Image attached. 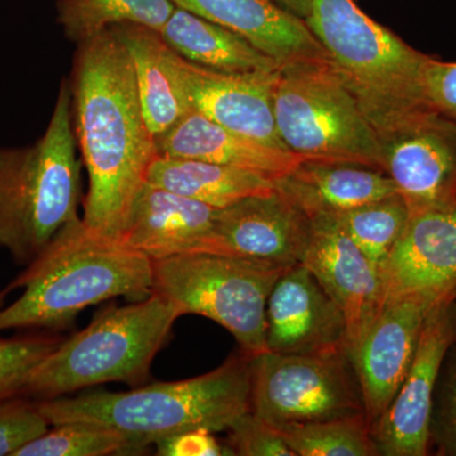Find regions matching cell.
Masks as SVG:
<instances>
[{"label":"cell","instance_id":"obj_35","mask_svg":"<svg viewBox=\"0 0 456 456\" xmlns=\"http://www.w3.org/2000/svg\"><path fill=\"white\" fill-rule=\"evenodd\" d=\"M294 16L305 20L311 14L314 0H274Z\"/></svg>","mask_w":456,"mask_h":456},{"label":"cell","instance_id":"obj_17","mask_svg":"<svg viewBox=\"0 0 456 456\" xmlns=\"http://www.w3.org/2000/svg\"><path fill=\"white\" fill-rule=\"evenodd\" d=\"M384 302L408 294L448 297L456 288V206L412 213L380 272Z\"/></svg>","mask_w":456,"mask_h":456},{"label":"cell","instance_id":"obj_5","mask_svg":"<svg viewBox=\"0 0 456 456\" xmlns=\"http://www.w3.org/2000/svg\"><path fill=\"white\" fill-rule=\"evenodd\" d=\"M305 22L380 141L419 114L434 110L425 93L431 56L375 22L355 0H314Z\"/></svg>","mask_w":456,"mask_h":456},{"label":"cell","instance_id":"obj_27","mask_svg":"<svg viewBox=\"0 0 456 456\" xmlns=\"http://www.w3.org/2000/svg\"><path fill=\"white\" fill-rule=\"evenodd\" d=\"M334 216L345 232L380 273L403 233L410 209L397 193Z\"/></svg>","mask_w":456,"mask_h":456},{"label":"cell","instance_id":"obj_20","mask_svg":"<svg viewBox=\"0 0 456 456\" xmlns=\"http://www.w3.org/2000/svg\"><path fill=\"white\" fill-rule=\"evenodd\" d=\"M155 140L159 156L226 165L254 171L274 182L305 160L288 150L227 130L196 110Z\"/></svg>","mask_w":456,"mask_h":456},{"label":"cell","instance_id":"obj_37","mask_svg":"<svg viewBox=\"0 0 456 456\" xmlns=\"http://www.w3.org/2000/svg\"><path fill=\"white\" fill-rule=\"evenodd\" d=\"M452 297H454V298L456 299V288H455L454 292H452Z\"/></svg>","mask_w":456,"mask_h":456},{"label":"cell","instance_id":"obj_21","mask_svg":"<svg viewBox=\"0 0 456 456\" xmlns=\"http://www.w3.org/2000/svg\"><path fill=\"white\" fill-rule=\"evenodd\" d=\"M275 188L308 218L336 215L397 194L388 174L346 161L303 160Z\"/></svg>","mask_w":456,"mask_h":456},{"label":"cell","instance_id":"obj_23","mask_svg":"<svg viewBox=\"0 0 456 456\" xmlns=\"http://www.w3.org/2000/svg\"><path fill=\"white\" fill-rule=\"evenodd\" d=\"M160 35L188 61L220 73L273 74L281 68L277 60L261 53L239 33L180 7L174 11Z\"/></svg>","mask_w":456,"mask_h":456},{"label":"cell","instance_id":"obj_19","mask_svg":"<svg viewBox=\"0 0 456 456\" xmlns=\"http://www.w3.org/2000/svg\"><path fill=\"white\" fill-rule=\"evenodd\" d=\"M176 7L239 33L279 64L326 60L329 53L302 18L274 0H173Z\"/></svg>","mask_w":456,"mask_h":456},{"label":"cell","instance_id":"obj_26","mask_svg":"<svg viewBox=\"0 0 456 456\" xmlns=\"http://www.w3.org/2000/svg\"><path fill=\"white\" fill-rule=\"evenodd\" d=\"M272 426L296 456H379L365 415Z\"/></svg>","mask_w":456,"mask_h":456},{"label":"cell","instance_id":"obj_22","mask_svg":"<svg viewBox=\"0 0 456 456\" xmlns=\"http://www.w3.org/2000/svg\"><path fill=\"white\" fill-rule=\"evenodd\" d=\"M113 28L131 57L141 106L156 139L193 110L171 65V49L160 32L149 27L126 23Z\"/></svg>","mask_w":456,"mask_h":456},{"label":"cell","instance_id":"obj_24","mask_svg":"<svg viewBox=\"0 0 456 456\" xmlns=\"http://www.w3.org/2000/svg\"><path fill=\"white\" fill-rule=\"evenodd\" d=\"M147 182L218 209L277 191L274 180L254 171L167 156L156 158Z\"/></svg>","mask_w":456,"mask_h":456},{"label":"cell","instance_id":"obj_36","mask_svg":"<svg viewBox=\"0 0 456 456\" xmlns=\"http://www.w3.org/2000/svg\"><path fill=\"white\" fill-rule=\"evenodd\" d=\"M12 290L9 288H4V289L0 290V308L4 307L5 299H7L8 294L11 293Z\"/></svg>","mask_w":456,"mask_h":456},{"label":"cell","instance_id":"obj_3","mask_svg":"<svg viewBox=\"0 0 456 456\" xmlns=\"http://www.w3.org/2000/svg\"><path fill=\"white\" fill-rule=\"evenodd\" d=\"M8 288L23 293L8 307L0 308V332L53 331L70 325L90 305L117 297H149L152 260L117 237L86 226L79 217Z\"/></svg>","mask_w":456,"mask_h":456},{"label":"cell","instance_id":"obj_11","mask_svg":"<svg viewBox=\"0 0 456 456\" xmlns=\"http://www.w3.org/2000/svg\"><path fill=\"white\" fill-rule=\"evenodd\" d=\"M383 170L410 215L456 206V121L436 110L419 114L382 140Z\"/></svg>","mask_w":456,"mask_h":456},{"label":"cell","instance_id":"obj_6","mask_svg":"<svg viewBox=\"0 0 456 456\" xmlns=\"http://www.w3.org/2000/svg\"><path fill=\"white\" fill-rule=\"evenodd\" d=\"M180 316L175 305L155 293L108 308L42 360L22 395L45 401L104 383L140 386Z\"/></svg>","mask_w":456,"mask_h":456},{"label":"cell","instance_id":"obj_1","mask_svg":"<svg viewBox=\"0 0 456 456\" xmlns=\"http://www.w3.org/2000/svg\"><path fill=\"white\" fill-rule=\"evenodd\" d=\"M70 88L75 137L89 178L83 221L118 239L159 154L131 57L113 27L79 44Z\"/></svg>","mask_w":456,"mask_h":456},{"label":"cell","instance_id":"obj_34","mask_svg":"<svg viewBox=\"0 0 456 456\" xmlns=\"http://www.w3.org/2000/svg\"><path fill=\"white\" fill-rule=\"evenodd\" d=\"M156 454L163 456L231 455L224 444L218 443L213 432L194 430L165 437L155 443Z\"/></svg>","mask_w":456,"mask_h":456},{"label":"cell","instance_id":"obj_7","mask_svg":"<svg viewBox=\"0 0 456 456\" xmlns=\"http://www.w3.org/2000/svg\"><path fill=\"white\" fill-rule=\"evenodd\" d=\"M273 110L288 151L305 160L346 161L383 170L382 141L330 59L281 65Z\"/></svg>","mask_w":456,"mask_h":456},{"label":"cell","instance_id":"obj_14","mask_svg":"<svg viewBox=\"0 0 456 456\" xmlns=\"http://www.w3.org/2000/svg\"><path fill=\"white\" fill-rule=\"evenodd\" d=\"M310 237V218L275 191L217 209L198 253L294 265L301 263Z\"/></svg>","mask_w":456,"mask_h":456},{"label":"cell","instance_id":"obj_33","mask_svg":"<svg viewBox=\"0 0 456 456\" xmlns=\"http://www.w3.org/2000/svg\"><path fill=\"white\" fill-rule=\"evenodd\" d=\"M425 93L432 110L456 121V61L431 57L426 68Z\"/></svg>","mask_w":456,"mask_h":456},{"label":"cell","instance_id":"obj_31","mask_svg":"<svg viewBox=\"0 0 456 456\" xmlns=\"http://www.w3.org/2000/svg\"><path fill=\"white\" fill-rule=\"evenodd\" d=\"M49 428L33 399L18 395L0 402V456H14Z\"/></svg>","mask_w":456,"mask_h":456},{"label":"cell","instance_id":"obj_18","mask_svg":"<svg viewBox=\"0 0 456 456\" xmlns=\"http://www.w3.org/2000/svg\"><path fill=\"white\" fill-rule=\"evenodd\" d=\"M217 209L147 182L118 239L151 260L198 253Z\"/></svg>","mask_w":456,"mask_h":456},{"label":"cell","instance_id":"obj_8","mask_svg":"<svg viewBox=\"0 0 456 456\" xmlns=\"http://www.w3.org/2000/svg\"><path fill=\"white\" fill-rule=\"evenodd\" d=\"M292 265L212 253L152 260V293L182 314H200L226 329L246 355L266 349V305Z\"/></svg>","mask_w":456,"mask_h":456},{"label":"cell","instance_id":"obj_32","mask_svg":"<svg viewBox=\"0 0 456 456\" xmlns=\"http://www.w3.org/2000/svg\"><path fill=\"white\" fill-rule=\"evenodd\" d=\"M224 445L231 455L296 456L278 431L253 411L240 417L228 428Z\"/></svg>","mask_w":456,"mask_h":456},{"label":"cell","instance_id":"obj_28","mask_svg":"<svg viewBox=\"0 0 456 456\" xmlns=\"http://www.w3.org/2000/svg\"><path fill=\"white\" fill-rule=\"evenodd\" d=\"M139 454L131 441L110 428L90 424L50 426L14 456H104Z\"/></svg>","mask_w":456,"mask_h":456},{"label":"cell","instance_id":"obj_2","mask_svg":"<svg viewBox=\"0 0 456 456\" xmlns=\"http://www.w3.org/2000/svg\"><path fill=\"white\" fill-rule=\"evenodd\" d=\"M50 426L90 424L125 435L141 454L182 432L227 431L251 411V356H230L215 370L128 392H86L36 401Z\"/></svg>","mask_w":456,"mask_h":456},{"label":"cell","instance_id":"obj_30","mask_svg":"<svg viewBox=\"0 0 456 456\" xmlns=\"http://www.w3.org/2000/svg\"><path fill=\"white\" fill-rule=\"evenodd\" d=\"M436 454L456 456V341L450 347L435 387L430 421V446Z\"/></svg>","mask_w":456,"mask_h":456},{"label":"cell","instance_id":"obj_13","mask_svg":"<svg viewBox=\"0 0 456 456\" xmlns=\"http://www.w3.org/2000/svg\"><path fill=\"white\" fill-rule=\"evenodd\" d=\"M440 299L428 294H408L384 302L351 360L371 428L382 419L406 379L426 317Z\"/></svg>","mask_w":456,"mask_h":456},{"label":"cell","instance_id":"obj_15","mask_svg":"<svg viewBox=\"0 0 456 456\" xmlns=\"http://www.w3.org/2000/svg\"><path fill=\"white\" fill-rule=\"evenodd\" d=\"M265 340L268 351L283 355L346 353L344 314L302 263L290 266L270 293Z\"/></svg>","mask_w":456,"mask_h":456},{"label":"cell","instance_id":"obj_9","mask_svg":"<svg viewBox=\"0 0 456 456\" xmlns=\"http://www.w3.org/2000/svg\"><path fill=\"white\" fill-rule=\"evenodd\" d=\"M251 411L270 425L365 415L358 375L346 353L251 358Z\"/></svg>","mask_w":456,"mask_h":456},{"label":"cell","instance_id":"obj_10","mask_svg":"<svg viewBox=\"0 0 456 456\" xmlns=\"http://www.w3.org/2000/svg\"><path fill=\"white\" fill-rule=\"evenodd\" d=\"M455 341L456 299L450 294L428 312L406 379L382 419L371 428L379 455H428L435 387Z\"/></svg>","mask_w":456,"mask_h":456},{"label":"cell","instance_id":"obj_4","mask_svg":"<svg viewBox=\"0 0 456 456\" xmlns=\"http://www.w3.org/2000/svg\"><path fill=\"white\" fill-rule=\"evenodd\" d=\"M73 95L62 83L44 134L0 149V248L28 266L79 218L82 163L77 156Z\"/></svg>","mask_w":456,"mask_h":456},{"label":"cell","instance_id":"obj_12","mask_svg":"<svg viewBox=\"0 0 456 456\" xmlns=\"http://www.w3.org/2000/svg\"><path fill=\"white\" fill-rule=\"evenodd\" d=\"M311 237L301 263L314 273L346 320V353L355 356L384 305L382 277L334 215L311 217Z\"/></svg>","mask_w":456,"mask_h":456},{"label":"cell","instance_id":"obj_16","mask_svg":"<svg viewBox=\"0 0 456 456\" xmlns=\"http://www.w3.org/2000/svg\"><path fill=\"white\" fill-rule=\"evenodd\" d=\"M170 59L193 110L227 130L287 150L273 110V86L279 69L273 74L233 75L194 64L173 49Z\"/></svg>","mask_w":456,"mask_h":456},{"label":"cell","instance_id":"obj_29","mask_svg":"<svg viewBox=\"0 0 456 456\" xmlns=\"http://www.w3.org/2000/svg\"><path fill=\"white\" fill-rule=\"evenodd\" d=\"M61 340L49 334L0 338V402L22 395L29 375Z\"/></svg>","mask_w":456,"mask_h":456},{"label":"cell","instance_id":"obj_25","mask_svg":"<svg viewBox=\"0 0 456 456\" xmlns=\"http://www.w3.org/2000/svg\"><path fill=\"white\" fill-rule=\"evenodd\" d=\"M175 9L173 0H60L59 23L69 38L82 44L126 23L160 32Z\"/></svg>","mask_w":456,"mask_h":456}]
</instances>
